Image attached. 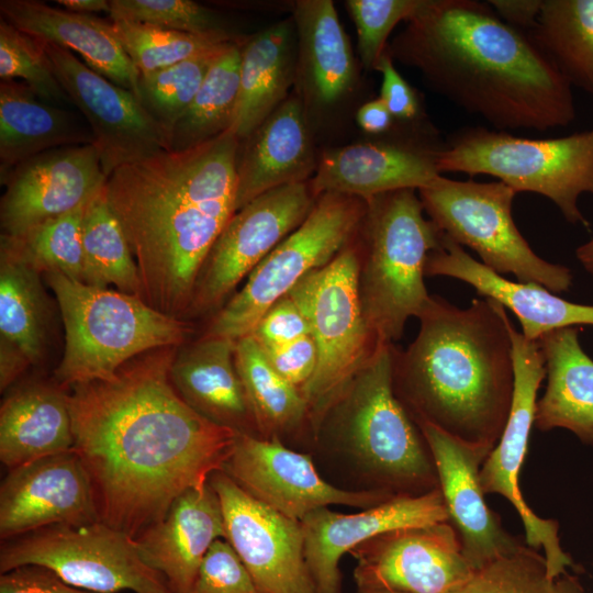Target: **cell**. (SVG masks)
Masks as SVG:
<instances>
[{
  "instance_id": "6da1fadb",
  "label": "cell",
  "mask_w": 593,
  "mask_h": 593,
  "mask_svg": "<svg viewBox=\"0 0 593 593\" xmlns=\"http://www.w3.org/2000/svg\"><path fill=\"white\" fill-rule=\"evenodd\" d=\"M176 347L139 355L110 380L67 393L74 450L92 484L100 521L135 538L175 500L223 470L238 432L190 407L170 379Z\"/></svg>"
},
{
  "instance_id": "7a4b0ae2",
  "label": "cell",
  "mask_w": 593,
  "mask_h": 593,
  "mask_svg": "<svg viewBox=\"0 0 593 593\" xmlns=\"http://www.w3.org/2000/svg\"><path fill=\"white\" fill-rule=\"evenodd\" d=\"M239 144L226 131L107 178V199L136 261L142 299L164 314L180 318L190 310L204 261L235 213Z\"/></svg>"
},
{
  "instance_id": "3957f363",
  "label": "cell",
  "mask_w": 593,
  "mask_h": 593,
  "mask_svg": "<svg viewBox=\"0 0 593 593\" xmlns=\"http://www.w3.org/2000/svg\"><path fill=\"white\" fill-rule=\"evenodd\" d=\"M407 22L393 54L494 128L546 132L575 119L572 85L528 32L488 2L422 0Z\"/></svg>"
},
{
  "instance_id": "277c9868",
  "label": "cell",
  "mask_w": 593,
  "mask_h": 593,
  "mask_svg": "<svg viewBox=\"0 0 593 593\" xmlns=\"http://www.w3.org/2000/svg\"><path fill=\"white\" fill-rule=\"evenodd\" d=\"M418 320L419 332L407 349L393 347L395 395L415 423L491 452L514 392L506 309L483 296L461 309L432 295Z\"/></svg>"
},
{
  "instance_id": "5b68a950",
  "label": "cell",
  "mask_w": 593,
  "mask_h": 593,
  "mask_svg": "<svg viewBox=\"0 0 593 593\" xmlns=\"http://www.w3.org/2000/svg\"><path fill=\"white\" fill-rule=\"evenodd\" d=\"M65 328L63 358L54 374L59 387L112 379L133 358L177 347L189 326L142 298L92 287L59 272H45Z\"/></svg>"
},
{
  "instance_id": "8992f818",
  "label": "cell",
  "mask_w": 593,
  "mask_h": 593,
  "mask_svg": "<svg viewBox=\"0 0 593 593\" xmlns=\"http://www.w3.org/2000/svg\"><path fill=\"white\" fill-rule=\"evenodd\" d=\"M366 203L360 301L377 343L392 345L401 338L407 320L418 318L430 301L425 268L444 232L425 217L413 189L383 193Z\"/></svg>"
},
{
  "instance_id": "52a82bcc",
  "label": "cell",
  "mask_w": 593,
  "mask_h": 593,
  "mask_svg": "<svg viewBox=\"0 0 593 593\" xmlns=\"http://www.w3.org/2000/svg\"><path fill=\"white\" fill-rule=\"evenodd\" d=\"M332 413L374 490L398 497L439 489L429 447L394 392L393 345L377 346Z\"/></svg>"
},
{
  "instance_id": "ba28073f",
  "label": "cell",
  "mask_w": 593,
  "mask_h": 593,
  "mask_svg": "<svg viewBox=\"0 0 593 593\" xmlns=\"http://www.w3.org/2000/svg\"><path fill=\"white\" fill-rule=\"evenodd\" d=\"M443 172L488 175L516 192L552 201L571 224L590 228L579 206L593 195V132L555 138H527L481 126L458 131L438 154Z\"/></svg>"
},
{
  "instance_id": "9c48e42d",
  "label": "cell",
  "mask_w": 593,
  "mask_h": 593,
  "mask_svg": "<svg viewBox=\"0 0 593 593\" xmlns=\"http://www.w3.org/2000/svg\"><path fill=\"white\" fill-rule=\"evenodd\" d=\"M360 262L357 251L346 246L289 292L307 320L317 349L316 370L302 390L315 434L379 345L361 306Z\"/></svg>"
},
{
  "instance_id": "30bf717a",
  "label": "cell",
  "mask_w": 593,
  "mask_h": 593,
  "mask_svg": "<svg viewBox=\"0 0 593 593\" xmlns=\"http://www.w3.org/2000/svg\"><path fill=\"white\" fill-rule=\"evenodd\" d=\"M430 220L481 262L518 282L536 283L553 293L572 286L571 270L539 257L518 231L512 215L516 191L501 181L452 180L441 175L418 190Z\"/></svg>"
},
{
  "instance_id": "8fae6325",
  "label": "cell",
  "mask_w": 593,
  "mask_h": 593,
  "mask_svg": "<svg viewBox=\"0 0 593 593\" xmlns=\"http://www.w3.org/2000/svg\"><path fill=\"white\" fill-rule=\"evenodd\" d=\"M366 212V201L356 197H317L302 224L250 272L243 288L219 311L206 336L236 342L251 334L270 306L346 247Z\"/></svg>"
},
{
  "instance_id": "7c38bea8",
  "label": "cell",
  "mask_w": 593,
  "mask_h": 593,
  "mask_svg": "<svg viewBox=\"0 0 593 593\" xmlns=\"http://www.w3.org/2000/svg\"><path fill=\"white\" fill-rule=\"evenodd\" d=\"M29 564L96 593H172L166 579L143 560L135 539L101 521L52 525L2 542L1 573Z\"/></svg>"
},
{
  "instance_id": "4fadbf2b",
  "label": "cell",
  "mask_w": 593,
  "mask_h": 593,
  "mask_svg": "<svg viewBox=\"0 0 593 593\" xmlns=\"http://www.w3.org/2000/svg\"><path fill=\"white\" fill-rule=\"evenodd\" d=\"M510 335L514 362L512 406L497 445L481 466L480 483L484 494L496 493L512 503L524 524L525 542L536 550H544L548 575L556 578L577 566L561 547L558 522L537 516L519 488L521 468L535 424L536 396L546 377L545 359L538 342L527 339L512 322Z\"/></svg>"
},
{
  "instance_id": "5bb4252c",
  "label": "cell",
  "mask_w": 593,
  "mask_h": 593,
  "mask_svg": "<svg viewBox=\"0 0 593 593\" xmlns=\"http://www.w3.org/2000/svg\"><path fill=\"white\" fill-rule=\"evenodd\" d=\"M315 198L310 183L271 189L236 211L210 250L189 311L206 312L224 299L302 222Z\"/></svg>"
},
{
  "instance_id": "9a60e30c",
  "label": "cell",
  "mask_w": 593,
  "mask_h": 593,
  "mask_svg": "<svg viewBox=\"0 0 593 593\" xmlns=\"http://www.w3.org/2000/svg\"><path fill=\"white\" fill-rule=\"evenodd\" d=\"M43 42L60 86L92 132L107 178L123 166L171 150L169 136L134 92L91 69L69 49Z\"/></svg>"
},
{
  "instance_id": "2e32d148",
  "label": "cell",
  "mask_w": 593,
  "mask_h": 593,
  "mask_svg": "<svg viewBox=\"0 0 593 593\" xmlns=\"http://www.w3.org/2000/svg\"><path fill=\"white\" fill-rule=\"evenodd\" d=\"M357 589L400 593H452L473 570L449 522L379 534L355 547Z\"/></svg>"
},
{
  "instance_id": "e0dca14e",
  "label": "cell",
  "mask_w": 593,
  "mask_h": 593,
  "mask_svg": "<svg viewBox=\"0 0 593 593\" xmlns=\"http://www.w3.org/2000/svg\"><path fill=\"white\" fill-rule=\"evenodd\" d=\"M223 471L254 499L299 522L320 507L368 508L394 499L377 490L347 491L332 485L307 455L287 448L279 437L238 433Z\"/></svg>"
},
{
  "instance_id": "ac0fdd59",
  "label": "cell",
  "mask_w": 593,
  "mask_h": 593,
  "mask_svg": "<svg viewBox=\"0 0 593 593\" xmlns=\"http://www.w3.org/2000/svg\"><path fill=\"white\" fill-rule=\"evenodd\" d=\"M209 483L221 502L225 540L261 593H317L301 523L254 499L223 470L212 473Z\"/></svg>"
},
{
  "instance_id": "d6986e66",
  "label": "cell",
  "mask_w": 593,
  "mask_h": 593,
  "mask_svg": "<svg viewBox=\"0 0 593 593\" xmlns=\"http://www.w3.org/2000/svg\"><path fill=\"white\" fill-rule=\"evenodd\" d=\"M1 180L2 235L18 237L31 227L87 202L107 181L94 144L64 146L38 154Z\"/></svg>"
},
{
  "instance_id": "ffe728a7",
  "label": "cell",
  "mask_w": 593,
  "mask_h": 593,
  "mask_svg": "<svg viewBox=\"0 0 593 593\" xmlns=\"http://www.w3.org/2000/svg\"><path fill=\"white\" fill-rule=\"evenodd\" d=\"M100 521L89 474L71 449L10 469L0 485V537Z\"/></svg>"
},
{
  "instance_id": "44dd1931",
  "label": "cell",
  "mask_w": 593,
  "mask_h": 593,
  "mask_svg": "<svg viewBox=\"0 0 593 593\" xmlns=\"http://www.w3.org/2000/svg\"><path fill=\"white\" fill-rule=\"evenodd\" d=\"M440 522H448L440 489L398 496L353 514L328 506L312 511L300 523L304 557L317 593H342L339 561L363 541L392 529Z\"/></svg>"
},
{
  "instance_id": "7402d4cb",
  "label": "cell",
  "mask_w": 593,
  "mask_h": 593,
  "mask_svg": "<svg viewBox=\"0 0 593 593\" xmlns=\"http://www.w3.org/2000/svg\"><path fill=\"white\" fill-rule=\"evenodd\" d=\"M432 452L448 514L462 555L473 571L513 551L521 538L510 535L484 501L480 469L489 451L461 444L435 426L416 423Z\"/></svg>"
},
{
  "instance_id": "603a6c76",
  "label": "cell",
  "mask_w": 593,
  "mask_h": 593,
  "mask_svg": "<svg viewBox=\"0 0 593 593\" xmlns=\"http://www.w3.org/2000/svg\"><path fill=\"white\" fill-rule=\"evenodd\" d=\"M444 147L379 142L331 149L317 164L310 187L315 199L338 193L365 201L392 191L419 190L441 175L437 158Z\"/></svg>"
},
{
  "instance_id": "cb8c5ba5",
  "label": "cell",
  "mask_w": 593,
  "mask_h": 593,
  "mask_svg": "<svg viewBox=\"0 0 593 593\" xmlns=\"http://www.w3.org/2000/svg\"><path fill=\"white\" fill-rule=\"evenodd\" d=\"M134 539L143 560L166 579L172 593H190L209 549L225 539L216 492L210 483L183 492L163 519Z\"/></svg>"
},
{
  "instance_id": "d4e9b609",
  "label": "cell",
  "mask_w": 593,
  "mask_h": 593,
  "mask_svg": "<svg viewBox=\"0 0 593 593\" xmlns=\"http://www.w3.org/2000/svg\"><path fill=\"white\" fill-rule=\"evenodd\" d=\"M425 275L461 280L483 298L501 303L517 317L522 334L530 340L557 328L593 326V305L567 301L536 283L506 279L472 258L446 234L429 255Z\"/></svg>"
},
{
  "instance_id": "484cf974",
  "label": "cell",
  "mask_w": 593,
  "mask_h": 593,
  "mask_svg": "<svg viewBox=\"0 0 593 593\" xmlns=\"http://www.w3.org/2000/svg\"><path fill=\"white\" fill-rule=\"evenodd\" d=\"M313 169L302 107L288 99L239 144L235 212L271 189L304 182Z\"/></svg>"
},
{
  "instance_id": "4316f807",
  "label": "cell",
  "mask_w": 593,
  "mask_h": 593,
  "mask_svg": "<svg viewBox=\"0 0 593 593\" xmlns=\"http://www.w3.org/2000/svg\"><path fill=\"white\" fill-rule=\"evenodd\" d=\"M0 13L19 30L77 53L91 69L136 94L139 74L110 21L35 0H1Z\"/></svg>"
},
{
  "instance_id": "83f0119b",
  "label": "cell",
  "mask_w": 593,
  "mask_h": 593,
  "mask_svg": "<svg viewBox=\"0 0 593 593\" xmlns=\"http://www.w3.org/2000/svg\"><path fill=\"white\" fill-rule=\"evenodd\" d=\"M235 343L205 335L176 354L170 379L195 412L219 425L254 435L256 425L235 365Z\"/></svg>"
},
{
  "instance_id": "f1b7e54d",
  "label": "cell",
  "mask_w": 593,
  "mask_h": 593,
  "mask_svg": "<svg viewBox=\"0 0 593 593\" xmlns=\"http://www.w3.org/2000/svg\"><path fill=\"white\" fill-rule=\"evenodd\" d=\"M94 144L79 111L56 107L20 80L0 83V179L44 152Z\"/></svg>"
},
{
  "instance_id": "f546056e",
  "label": "cell",
  "mask_w": 593,
  "mask_h": 593,
  "mask_svg": "<svg viewBox=\"0 0 593 593\" xmlns=\"http://www.w3.org/2000/svg\"><path fill=\"white\" fill-rule=\"evenodd\" d=\"M547 387L537 401L535 425L540 430L564 428L593 446V360L583 350L577 326L552 329L537 339Z\"/></svg>"
},
{
  "instance_id": "4dcf8cb0",
  "label": "cell",
  "mask_w": 593,
  "mask_h": 593,
  "mask_svg": "<svg viewBox=\"0 0 593 593\" xmlns=\"http://www.w3.org/2000/svg\"><path fill=\"white\" fill-rule=\"evenodd\" d=\"M74 448L67 392L32 383L10 393L0 407V460L9 469Z\"/></svg>"
},
{
  "instance_id": "1f68e13d",
  "label": "cell",
  "mask_w": 593,
  "mask_h": 593,
  "mask_svg": "<svg viewBox=\"0 0 593 593\" xmlns=\"http://www.w3.org/2000/svg\"><path fill=\"white\" fill-rule=\"evenodd\" d=\"M293 77L292 32L277 23L242 45L239 91L230 132L247 138L282 102Z\"/></svg>"
},
{
  "instance_id": "d6a6232c",
  "label": "cell",
  "mask_w": 593,
  "mask_h": 593,
  "mask_svg": "<svg viewBox=\"0 0 593 593\" xmlns=\"http://www.w3.org/2000/svg\"><path fill=\"white\" fill-rule=\"evenodd\" d=\"M300 66L312 98L323 105L340 99L355 80V60L331 0H300L294 5Z\"/></svg>"
},
{
  "instance_id": "836d02e7",
  "label": "cell",
  "mask_w": 593,
  "mask_h": 593,
  "mask_svg": "<svg viewBox=\"0 0 593 593\" xmlns=\"http://www.w3.org/2000/svg\"><path fill=\"white\" fill-rule=\"evenodd\" d=\"M40 273L15 240L1 234L0 334L31 365L42 358L46 338L47 303Z\"/></svg>"
},
{
  "instance_id": "e575fe53",
  "label": "cell",
  "mask_w": 593,
  "mask_h": 593,
  "mask_svg": "<svg viewBox=\"0 0 593 593\" xmlns=\"http://www.w3.org/2000/svg\"><path fill=\"white\" fill-rule=\"evenodd\" d=\"M235 365L256 429L262 438L279 437L309 421V407L302 391L271 367L251 335L236 340Z\"/></svg>"
},
{
  "instance_id": "d590c367",
  "label": "cell",
  "mask_w": 593,
  "mask_h": 593,
  "mask_svg": "<svg viewBox=\"0 0 593 593\" xmlns=\"http://www.w3.org/2000/svg\"><path fill=\"white\" fill-rule=\"evenodd\" d=\"M528 33L572 86L593 93V0H542Z\"/></svg>"
},
{
  "instance_id": "8d00e7d4",
  "label": "cell",
  "mask_w": 593,
  "mask_h": 593,
  "mask_svg": "<svg viewBox=\"0 0 593 593\" xmlns=\"http://www.w3.org/2000/svg\"><path fill=\"white\" fill-rule=\"evenodd\" d=\"M242 45L235 41L213 61L200 89L170 135V148L180 152L230 130L239 91Z\"/></svg>"
},
{
  "instance_id": "74e56055",
  "label": "cell",
  "mask_w": 593,
  "mask_h": 593,
  "mask_svg": "<svg viewBox=\"0 0 593 593\" xmlns=\"http://www.w3.org/2000/svg\"><path fill=\"white\" fill-rule=\"evenodd\" d=\"M82 248L88 284L142 298L138 268L126 236L113 214L105 183L88 200L82 217Z\"/></svg>"
},
{
  "instance_id": "f35d334b",
  "label": "cell",
  "mask_w": 593,
  "mask_h": 593,
  "mask_svg": "<svg viewBox=\"0 0 593 593\" xmlns=\"http://www.w3.org/2000/svg\"><path fill=\"white\" fill-rule=\"evenodd\" d=\"M110 22L139 75L223 49L236 41L233 34H191L122 20Z\"/></svg>"
},
{
  "instance_id": "ab89813d",
  "label": "cell",
  "mask_w": 593,
  "mask_h": 593,
  "mask_svg": "<svg viewBox=\"0 0 593 593\" xmlns=\"http://www.w3.org/2000/svg\"><path fill=\"white\" fill-rule=\"evenodd\" d=\"M452 593H585L579 578L568 571L550 578L545 556L522 541L479 570Z\"/></svg>"
},
{
  "instance_id": "60d3db41",
  "label": "cell",
  "mask_w": 593,
  "mask_h": 593,
  "mask_svg": "<svg viewBox=\"0 0 593 593\" xmlns=\"http://www.w3.org/2000/svg\"><path fill=\"white\" fill-rule=\"evenodd\" d=\"M87 202L12 237L40 272H59L88 284L81 233Z\"/></svg>"
},
{
  "instance_id": "b9f144b4",
  "label": "cell",
  "mask_w": 593,
  "mask_h": 593,
  "mask_svg": "<svg viewBox=\"0 0 593 593\" xmlns=\"http://www.w3.org/2000/svg\"><path fill=\"white\" fill-rule=\"evenodd\" d=\"M225 48L139 75L136 97L169 139L174 126L192 102L213 61Z\"/></svg>"
},
{
  "instance_id": "7bdbcfd3",
  "label": "cell",
  "mask_w": 593,
  "mask_h": 593,
  "mask_svg": "<svg viewBox=\"0 0 593 593\" xmlns=\"http://www.w3.org/2000/svg\"><path fill=\"white\" fill-rule=\"evenodd\" d=\"M0 78L26 83L42 100L72 105L60 86L44 42L0 18Z\"/></svg>"
},
{
  "instance_id": "ee69618b",
  "label": "cell",
  "mask_w": 593,
  "mask_h": 593,
  "mask_svg": "<svg viewBox=\"0 0 593 593\" xmlns=\"http://www.w3.org/2000/svg\"><path fill=\"white\" fill-rule=\"evenodd\" d=\"M109 16L183 33L232 34L217 13L191 0H110Z\"/></svg>"
},
{
  "instance_id": "f6af8a7d",
  "label": "cell",
  "mask_w": 593,
  "mask_h": 593,
  "mask_svg": "<svg viewBox=\"0 0 593 593\" xmlns=\"http://www.w3.org/2000/svg\"><path fill=\"white\" fill-rule=\"evenodd\" d=\"M422 0H349L346 2L357 29L358 51L365 68H374L385 52L395 25L409 21Z\"/></svg>"
},
{
  "instance_id": "bcb514c9",
  "label": "cell",
  "mask_w": 593,
  "mask_h": 593,
  "mask_svg": "<svg viewBox=\"0 0 593 593\" xmlns=\"http://www.w3.org/2000/svg\"><path fill=\"white\" fill-rule=\"evenodd\" d=\"M190 593H261L251 574L225 539L213 542Z\"/></svg>"
},
{
  "instance_id": "7dc6e473",
  "label": "cell",
  "mask_w": 593,
  "mask_h": 593,
  "mask_svg": "<svg viewBox=\"0 0 593 593\" xmlns=\"http://www.w3.org/2000/svg\"><path fill=\"white\" fill-rule=\"evenodd\" d=\"M251 335L261 347H272L311 335L304 314L288 294L270 306Z\"/></svg>"
},
{
  "instance_id": "c3c4849f",
  "label": "cell",
  "mask_w": 593,
  "mask_h": 593,
  "mask_svg": "<svg viewBox=\"0 0 593 593\" xmlns=\"http://www.w3.org/2000/svg\"><path fill=\"white\" fill-rule=\"evenodd\" d=\"M261 348L271 367L301 391L312 379L317 366V349L311 335L288 344Z\"/></svg>"
},
{
  "instance_id": "681fc988",
  "label": "cell",
  "mask_w": 593,
  "mask_h": 593,
  "mask_svg": "<svg viewBox=\"0 0 593 593\" xmlns=\"http://www.w3.org/2000/svg\"><path fill=\"white\" fill-rule=\"evenodd\" d=\"M374 69L382 75L380 99L393 118L402 121L414 120L419 112V102L414 89L400 75L387 51L377 61Z\"/></svg>"
},
{
  "instance_id": "f907efd6",
  "label": "cell",
  "mask_w": 593,
  "mask_h": 593,
  "mask_svg": "<svg viewBox=\"0 0 593 593\" xmlns=\"http://www.w3.org/2000/svg\"><path fill=\"white\" fill-rule=\"evenodd\" d=\"M0 593H96L70 585L52 570L22 566L0 575Z\"/></svg>"
},
{
  "instance_id": "816d5d0a",
  "label": "cell",
  "mask_w": 593,
  "mask_h": 593,
  "mask_svg": "<svg viewBox=\"0 0 593 593\" xmlns=\"http://www.w3.org/2000/svg\"><path fill=\"white\" fill-rule=\"evenodd\" d=\"M488 4L504 22L522 31H533L542 0H489Z\"/></svg>"
},
{
  "instance_id": "f5cc1de1",
  "label": "cell",
  "mask_w": 593,
  "mask_h": 593,
  "mask_svg": "<svg viewBox=\"0 0 593 593\" xmlns=\"http://www.w3.org/2000/svg\"><path fill=\"white\" fill-rule=\"evenodd\" d=\"M356 119L363 131L378 134L389 131L394 118L383 101L378 98L361 105Z\"/></svg>"
},
{
  "instance_id": "db71d44e",
  "label": "cell",
  "mask_w": 593,
  "mask_h": 593,
  "mask_svg": "<svg viewBox=\"0 0 593 593\" xmlns=\"http://www.w3.org/2000/svg\"><path fill=\"white\" fill-rule=\"evenodd\" d=\"M31 365L23 353L1 337L0 340V389L4 391Z\"/></svg>"
},
{
  "instance_id": "11a10c76",
  "label": "cell",
  "mask_w": 593,
  "mask_h": 593,
  "mask_svg": "<svg viewBox=\"0 0 593 593\" xmlns=\"http://www.w3.org/2000/svg\"><path fill=\"white\" fill-rule=\"evenodd\" d=\"M56 3L66 10L80 14L94 15L96 13L110 12L108 0H57Z\"/></svg>"
},
{
  "instance_id": "9f6ffc18",
  "label": "cell",
  "mask_w": 593,
  "mask_h": 593,
  "mask_svg": "<svg viewBox=\"0 0 593 593\" xmlns=\"http://www.w3.org/2000/svg\"><path fill=\"white\" fill-rule=\"evenodd\" d=\"M577 258L593 278V238L577 248Z\"/></svg>"
},
{
  "instance_id": "6f0895ef",
  "label": "cell",
  "mask_w": 593,
  "mask_h": 593,
  "mask_svg": "<svg viewBox=\"0 0 593 593\" xmlns=\"http://www.w3.org/2000/svg\"><path fill=\"white\" fill-rule=\"evenodd\" d=\"M356 593H400V592L385 591V590L357 589Z\"/></svg>"
},
{
  "instance_id": "680465c9",
  "label": "cell",
  "mask_w": 593,
  "mask_h": 593,
  "mask_svg": "<svg viewBox=\"0 0 593 593\" xmlns=\"http://www.w3.org/2000/svg\"><path fill=\"white\" fill-rule=\"evenodd\" d=\"M592 132H593V130H592Z\"/></svg>"
}]
</instances>
